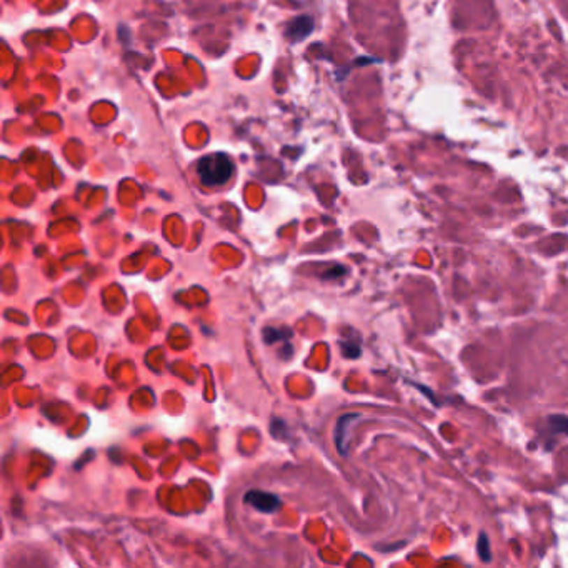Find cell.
Segmentation results:
<instances>
[{"instance_id":"obj_5","label":"cell","mask_w":568,"mask_h":568,"mask_svg":"<svg viewBox=\"0 0 568 568\" xmlns=\"http://www.w3.org/2000/svg\"><path fill=\"white\" fill-rule=\"evenodd\" d=\"M476 550H479V557L482 562H490L492 560V550H490V541L487 533H480L479 535V544H476Z\"/></svg>"},{"instance_id":"obj_1","label":"cell","mask_w":568,"mask_h":568,"mask_svg":"<svg viewBox=\"0 0 568 568\" xmlns=\"http://www.w3.org/2000/svg\"><path fill=\"white\" fill-rule=\"evenodd\" d=\"M198 179L205 187H220L227 184L233 175V163L225 154H210L201 159L197 166Z\"/></svg>"},{"instance_id":"obj_2","label":"cell","mask_w":568,"mask_h":568,"mask_svg":"<svg viewBox=\"0 0 568 568\" xmlns=\"http://www.w3.org/2000/svg\"><path fill=\"white\" fill-rule=\"evenodd\" d=\"M245 502L252 505L255 510L263 511V514H274L280 507V500L275 495L267 492H258V490H252V492L247 493Z\"/></svg>"},{"instance_id":"obj_4","label":"cell","mask_w":568,"mask_h":568,"mask_svg":"<svg viewBox=\"0 0 568 568\" xmlns=\"http://www.w3.org/2000/svg\"><path fill=\"white\" fill-rule=\"evenodd\" d=\"M548 428L550 432L555 433H563V435H568V417L567 415H552L548 417Z\"/></svg>"},{"instance_id":"obj_3","label":"cell","mask_w":568,"mask_h":568,"mask_svg":"<svg viewBox=\"0 0 568 568\" xmlns=\"http://www.w3.org/2000/svg\"><path fill=\"white\" fill-rule=\"evenodd\" d=\"M312 29H314V20H312L310 17H307V15L297 17V19H295L292 24L289 25L287 37L293 42H300L307 36H310Z\"/></svg>"}]
</instances>
